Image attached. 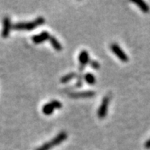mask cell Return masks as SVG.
<instances>
[{
    "label": "cell",
    "mask_w": 150,
    "mask_h": 150,
    "mask_svg": "<svg viewBox=\"0 0 150 150\" xmlns=\"http://www.w3.org/2000/svg\"><path fill=\"white\" fill-rule=\"evenodd\" d=\"M49 42L55 51H57V52H61V50H62V46L60 44V42H58V40L54 36L51 35V37L49 38Z\"/></svg>",
    "instance_id": "30bf717a"
},
{
    "label": "cell",
    "mask_w": 150,
    "mask_h": 150,
    "mask_svg": "<svg viewBox=\"0 0 150 150\" xmlns=\"http://www.w3.org/2000/svg\"><path fill=\"white\" fill-rule=\"evenodd\" d=\"M110 100V95L105 96L103 97L102 103H101L100 106L98 109V111H97V117H98L99 119H104L105 117H107Z\"/></svg>",
    "instance_id": "7a4b0ae2"
},
{
    "label": "cell",
    "mask_w": 150,
    "mask_h": 150,
    "mask_svg": "<svg viewBox=\"0 0 150 150\" xmlns=\"http://www.w3.org/2000/svg\"><path fill=\"white\" fill-rule=\"evenodd\" d=\"M89 64H90V65L91 66V67L93 68V69L95 70L100 69V64H99L97 61H90Z\"/></svg>",
    "instance_id": "9a60e30c"
},
{
    "label": "cell",
    "mask_w": 150,
    "mask_h": 150,
    "mask_svg": "<svg viewBox=\"0 0 150 150\" xmlns=\"http://www.w3.org/2000/svg\"><path fill=\"white\" fill-rule=\"evenodd\" d=\"M132 2H133L134 4H136V6H138L139 9L141 11L144 12V13H148L149 12V7L148 6V5L146 4V2H143V1H140V0H139V1H132Z\"/></svg>",
    "instance_id": "8fae6325"
},
{
    "label": "cell",
    "mask_w": 150,
    "mask_h": 150,
    "mask_svg": "<svg viewBox=\"0 0 150 150\" xmlns=\"http://www.w3.org/2000/svg\"><path fill=\"white\" fill-rule=\"evenodd\" d=\"M145 147L146 149H150V139L149 140L146 141V142L145 143Z\"/></svg>",
    "instance_id": "2e32d148"
},
{
    "label": "cell",
    "mask_w": 150,
    "mask_h": 150,
    "mask_svg": "<svg viewBox=\"0 0 150 150\" xmlns=\"http://www.w3.org/2000/svg\"><path fill=\"white\" fill-rule=\"evenodd\" d=\"M52 147H53V146H52V142L50 141V142H47L45 143V144H43L42 146H40L39 148H38L36 150H49Z\"/></svg>",
    "instance_id": "5bb4252c"
},
{
    "label": "cell",
    "mask_w": 150,
    "mask_h": 150,
    "mask_svg": "<svg viewBox=\"0 0 150 150\" xmlns=\"http://www.w3.org/2000/svg\"><path fill=\"white\" fill-rule=\"evenodd\" d=\"M78 60H79L80 63V69L79 71L81 72L83 71L85 66L87 65V64L90 62V57H89V53L86 51L83 50L82 52H81L78 57Z\"/></svg>",
    "instance_id": "5b68a950"
},
{
    "label": "cell",
    "mask_w": 150,
    "mask_h": 150,
    "mask_svg": "<svg viewBox=\"0 0 150 150\" xmlns=\"http://www.w3.org/2000/svg\"><path fill=\"white\" fill-rule=\"evenodd\" d=\"M110 49L112 50V52L116 54V56L121 61H122V62H127L129 61V57L127 55V54L122 51V48L117 44L112 43L110 45Z\"/></svg>",
    "instance_id": "277c9868"
},
{
    "label": "cell",
    "mask_w": 150,
    "mask_h": 150,
    "mask_svg": "<svg viewBox=\"0 0 150 150\" xmlns=\"http://www.w3.org/2000/svg\"><path fill=\"white\" fill-rule=\"evenodd\" d=\"M45 22V19L43 17H38L32 22H18V23L15 24L14 25L12 26V28L15 30H18V31H22V30L29 31V30L37 28L38 26H41Z\"/></svg>",
    "instance_id": "6da1fadb"
},
{
    "label": "cell",
    "mask_w": 150,
    "mask_h": 150,
    "mask_svg": "<svg viewBox=\"0 0 150 150\" xmlns=\"http://www.w3.org/2000/svg\"><path fill=\"white\" fill-rule=\"evenodd\" d=\"M61 107H62V103L60 101L54 100L49 103H46L45 105H44L42 107V112L45 115L49 116L53 113L54 109H61Z\"/></svg>",
    "instance_id": "3957f363"
},
{
    "label": "cell",
    "mask_w": 150,
    "mask_h": 150,
    "mask_svg": "<svg viewBox=\"0 0 150 150\" xmlns=\"http://www.w3.org/2000/svg\"><path fill=\"white\" fill-rule=\"evenodd\" d=\"M95 95L94 91H85L81 92H72L69 93V96L71 98L79 99V98H89L93 97Z\"/></svg>",
    "instance_id": "8992f818"
},
{
    "label": "cell",
    "mask_w": 150,
    "mask_h": 150,
    "mask_svg": "<svg viewBox=\"0 0 150 150\" xmlns=\"http://www.w3.org/2000/svg\"><path fill=\"white\" fill-rule=\"evenodd\" d=\"M3 26H2V36L3 38H8L10 34V31L12 28V23L11 20L8 17H5L3 18Z\"/></svg>",
    "instance_id": "52a82bcc"
},
{
    "label": "cell",
    "mask_w": 150,
    "mask_h": 150,
    "mask_svg": "<svg viewBox=\"0 0 150 150\" xmlns=\"http://www.w3.org/2000/svg\"><path fill=\"white\" fill-rule=\"evenodd\" d=\"M77 76V74H76V73H74V72H71V73H69L67 74L64 75V77H62L61 78V83H68L69 81H71V80L73 79V78H74L75 77Z\"/></svg>",
    "instance_id": "4fadbf2b"
},
{
    "label": "cell",
    "mask_w": 150,
    "mask_h": 150,
    "mask_svg": "<svg viewBox=\"0 0 150 150\" xmlns=\"http://www.w3.org/2000/svg\"><path fill=\"white\" fill-rule=\"evenodd\" d=\"M50 34L47 32H42V33H40L39 35H36L32 37V41L35 44H41L42 42H45L47 40H49Z\"/></svg>",
    "instance_id": "ba28073f"
},
{
    "label": "cell",
    "mask_w": 150,
    "mask_h": 150,
    "mask_svg": "<svg viewBox=\"0 0 150 150\" xmlns=\"http://www.w3.org/2000/svg\"><path fill=\"white\" fill-rule=\"evenodd\" d=\"M83 79L88 84L93 85L96 83V77L91 73H87L83 76Z\"/></svg>",
    "instance_id": "7c38bea8"
},
{
    "label": "cell",
    "mask_w": 150,
    "mask_h": 150,
    "mask_svg": "<svg viewBox=\"0 0 150 150\" xmlns=\"http://www.w3.org/2000/svg\"><path fill=\"white\" fill-rule=\"evenodd\" d=\"M67 138V133L66 132H64L63 131V132H60L59 134H57L52 140H51V142H52V144L53 146H57V145H59L61 142H63Z\"/></svg>",
    "instance_id": "9c48e42d"
}]
</instances>
